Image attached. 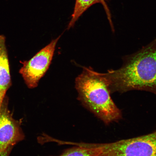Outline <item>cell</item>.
<instances>
[{
	"mask_svg": "<svg viewBox=\"0 0 156 156\" xmlns=\"http://www.w3.org/2000/svg\"><path fill=\"white\" fill-rule=\"evenodd\" d=\"M13 146H9L7 149H6L0 153V156H9Z\"/></svg>",
	"mask_w": 156,
	"mask_h": 156,
	"instance_id": "obj_9",
	"label": "cell"
},
{
	"mask_svg": "<svg viewBox=\"0 0 156 156\" xmlns=\"http://www.w3.org/2000/svg\"><path fill=\"white\" fill-rule=\"evenodd\" d=\"M75 87L79 100L105 124L122 118L121 111L111 97L103 73H98L91 67H83L82 73L76 79Z\"/></svg>",
	"mask_w": 156,
	"mask_h": 156,
	"instance_id": "obj_2",
	"label": "cell"
},
{
	"mask_svg": "<svg viewBox=\"0 0 156 156\" xmlns=\"http://www.w3.org/2000/svg\"><path fill=\"white\" fill-rule=\"evenodd\" d=\"M99 156H156V129L146 135L102 144Z\"/></svg>",
	"mask_w": 156,
	"mask_h": 156,
	"instance_id": "obj_3",
	"label": "cell"
},
{
	"mask_svg": "<svg viewBox=\"0 0 156 156\" xmlns=\"http://www.w3.org/2000/svg\"><path fill=\"white\" fill-rule=\"evenodd\" d=\"M6 97L0 108V153L22 141L24 135L20 122L13 118Z\"/></svg>",
	"mask_w": 156,
	"mask_h": 156,
	"instance_id": "obj_5",
	"label": "cell"
},
{
	"mask_svg": "<svg viewBox=\"0 0 156 156\" xmlns=\"http://www.w3.org/2000/svg\"><path fill=\"white\" fill-rule=\"evenodd\" d=\"M118 69L103 73L111 94L132 90L156 95V38L134 53L124 56Z\"/></svg>",
	"mask_w": 156,
	"mask_h": 156,
	"instance_id": "obj_1",
	"label": "cell"
},
{
	"mask_svg": "<svg viewBox=\"0 0 156 156\" xmlns=\"http://www.w3.org/2000/svg\"><path fill=\"white\" fill-rule=\"evenodd\" d=\"M11 85L9 62L5 38L0 35V108L6 93Z\"/></svg>",
	"mask_w": 156,
	"mask_h": 156,
	"instance_id": "obj_6",
	"label": "cell"
},
{
	"mask_svg": "<svg viewBox=\"0 0 156 156\" xmlns=\"http://www.w3.org/2000/svg\"><path fill=\"white\" fill-rule=\"evenodd\" d=\"M106 1L107 0H76L73 12L72 15L71 20L68 24L67 29H69L73 27L80 17L91 6L95 4L101 3L106 13L112 32H114L112 16L108 5L107 4Z\"/></svg>",
	"mask_w": 156,
	"mask_h": 156,
	"instance_id": "obj_7",
	"label": "cell"
},
{
	"mask_svg": "<svg viewBox=\"0 0 156 156\" xmlns=\"http://www.w3.org/2000/svg\"><path fill=\"white\" fill-rule=\"evenodd\" d=\"M60 37L52 40L28 61L22 62L23 66L19 73L29 88L37 87L39 81L47 71Z\"/></svg>",
	"mask_w": 156,
	"mask_h": 156,
	"instance_id": "obj_4",
	"label": "cell"
},
{
	"mask_svg": "<svg viewBox=\"0 0 156 156\" xmlns=\"http://www.w3.org/2000/svg\"><path fill=\"white\" fill-rule=\"evenodd\" d=\"M102 150V144H78L58 156H99Z\"/></svg>",
	"mask_w": 156,
	"mask_h": 156,
	"instance_id": "obj_8",
	"label": "cell"
}]
</instances>
